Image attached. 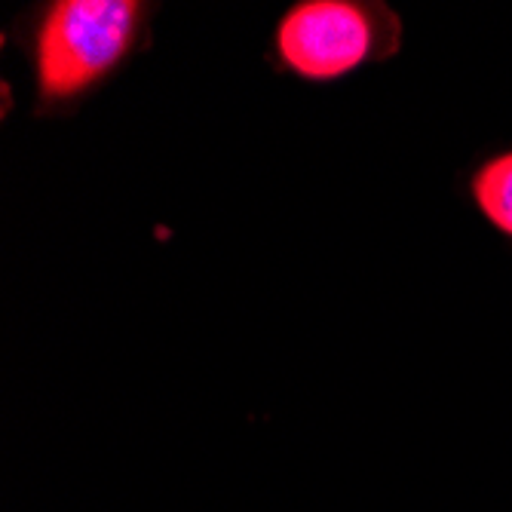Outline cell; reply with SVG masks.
<instances>
[{"label":"cell","mask_w":512,"mask_h":512,"mask_svg":"<svg viewBox=\"0 0 512 512\" xmlns=\"http://www.w3.org/2000/svg\"><path fill=\"white\" fill-rule=\"evenodd\" d=\"M132 0H59L34 37L37 89L46 102H68L105 80L132 50L142 28Z\"/></svg>","instance_id":"6da1fadb"},{"label":"cell","mask_w":512,"mask_h":512,"mask_svg":"<svg viewBox=\"0 0 512 512\" xmlns=\"http://www.w3.org/2000/svg\"><path fill=\"white\" fill-rule=\"evenodd\" d=\"M381 46V22L353 0H304L276 28V53L304 80H338Z\"/></svg>","instance_id":"7a4b0ae2"},{"label":"cell","mask_w":512,"mask_h":512,"mask_svg":"<svg viewBox=\"0 0 512 512\" xmlns=\"http://www.w3.org/2000/svg\"><path fill=\"white\" fill-rule=\"evenodd\" d=\"M473 197L482 215L512 237V151L488 160L473 178Z\"/></svg>","instance_id":"3957f363"}]
</instances>
